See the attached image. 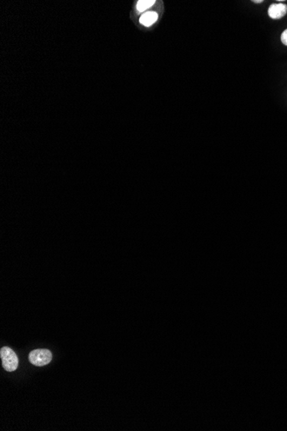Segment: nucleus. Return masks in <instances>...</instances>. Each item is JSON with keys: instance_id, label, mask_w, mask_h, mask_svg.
Here are the masks:
<instances>
[{"instance_id": "obj_1", "label": "nucleus", "mask_w": 287, "mask_h": 431, "mask_svg": "<svg viewBox=\"0 0 287 431\" xmlns=\"http://www.w3.org/2000/svg\"><path fill=\"white\" fill-rule=\"evenodd\" d=\"M0 357L2 360L3 367L7 372H13L18 367V357L12 348L3 347L0 350Z\"/></svg>"}, {"instance_id": "obj_2", "label": "nucleus", "mask_w": 287, "mask_h": 431, "mask_svg": "<svg viewBox=\"0 0 287 431\" xmlns=\"http://www.w3.org/2000/svg\"><path fill=\"white\" fill-rule=\"evenodd\" d=\"M53 354L51 351L46 348L35 349L29 353V361L36 367H42L48 365L52 361Z\"/></svg>"}, {"instance_id": "obj_3", "label": "nucleus", "mask_w": 287, "mask_h": 431, "mask_svg": "<svg viewBox=\"0 0 287 431\" xmlns=\"http://www.w3.org/2000/svg\"><path fill=\"white\" fill-rule=\"evenodd\" d=\"M268 13L272 19H281L287 15V5L283 3H273L268 8Z\"/></svg>"}, {"instance_id": "obj_4", "label": "nucleus", "mask_w": 287, "mask_h": 431, "mask_svg": "<svg viewBox=\"0 0 287 431\" xmlns=\"http://www.w3.org/2000/svg\"><path fill=\"white\" fill-rule=\"evenodd\" d=\"M157 19H158L157 13L154 11H147L141 16L140 22L142 25L150 27L153 24L154 22H156Z\"/></svg>"}, {"instance_id": "obj_5", "label": "nucleus", "mask_w": 287, "mask_h": 431, "mask_svg": "<svg viewBox=\"0 0 287 431\" xmlns=\"http://www.w3.org/2000/svg\"><path fill=\"white\" fill-rule=\"evenodd\" d=\"M155 3L154 0H141L137 3V10L140 12H143L147 9H149Z\"/></svg>"}, {"instance_id": "obj_6", "label": "nucleus", "mask_w": 287, "mask_h": 431, "mask_svg": "<svg viewBox=\"0 0 287 431\" xmlns=\"http://www.w3.org/2000/svg\"><path fill=\"white\" fill-rule=\"evenodd\" d=\"M281 42L283 44L287 46V29L286 30L283 31V33L281 34Z\"/></svg>"}, {"instance_id": "obj_7", "label": "nucleus", "mask_w": 287, "mask_h": 431, "mask_svg": "<svg viewBox=\"0 0 287 431\" xmlns=\"http://www.w3.org/2000/svg\"><path fill=\"white\" fill-rule=\"evenodd\" d=\"M262 2H263L262 0H254V1H253V3H262Z\"/></svg>"}]
</instances>
